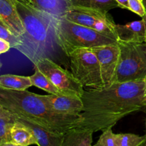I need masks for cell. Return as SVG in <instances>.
Listing matches in <instances>:
<instances>
[{
    "label": "cell",
    "instance_id": "cell-21",
    "mask_svg": "<svg viewBox=\"0 0 146 146\" xmlns=\"http://www.w3.org/2000/svg\"><path fill=\"white\" fill-rule=\"evenodd\" d=\"M119 146H141L145 140V135L143 136L133 133L117 134Z\"/></svg>",
    "mask_w": 146,
    "mask_h": 146
},
{
    "label": "cell",
    "instance_id": "cell-23",
    "mask_svg": "<svg viewBox=\"0 0 146 146\" xmlns=\"http://www.w3.org/2000/svg\"><path fill=\"white\" fill-rule=\"evenodd\" d=\"M92 146H119L117 134L113 133L112 128L106 129L103 131L97 143Z\"/></svg>",
    "mask_w": 146,
    "mask_h": 146
},
{
    "label": "cell",
    "instance_id": "cell-15",
    "mask_svg": "<svg viewBox=\"0 0 146 146\" xmlns=\"http://www.w3.org/2000/svg\"><path fill=\"white\" fill-rule=\"evenodd\" d=\"M93 133L88 129L74 127L64 133L61 146H92Z\"/></svg>",
    "mask_w": 146,
    "mask_h": 146
},
{
    "label": "cell",
    "instance_id": "cell-32",
    "mask_svg": "<svg viewBox=\"0 0 146 146\" xmlns=\"http://www.w3.org/2000/svg\"><path fill=\"white\" fill-rule=\"evenodd\" d=\"M145 141L143 142V144L141 145V146H146V132H145Z\"/></svg>",
    "mask_w": 146,
    "mask_h": 146
},
{
    "label": "cell",
    "instance_id": "cell-28",
    "mask_svg": "<svg viewBox=\"0 0 146 146\" xmlns=\"http://www.w3.org/2000/svg\"><path fill=\"white\" fill-rule=\"evenodd\" d=\"M144 82H145V90H144V103L146 105V76L144 78Z\"/></svg>",
    "mask_w": 146,
    "mask_h": 146
},
{
    "label": "cell",
    "instance_id": "cell-6",
    "mask_svg": "<svg viewBox=\"0 0 146 146\" xmlns=\"http://www.w3.org/2000/svg\"><path fill=\"white\" fill-rule=\"evenodd\" d=\"M71 73L87 90L105 89L99 61L92 49H79L68 55Z\"/></svg>",
    "mask_w": 146,
    "mask_h": 146
},
{
    "label": "cell",
    "instance_id": "cell-31",
    "mask_svg": "<svg viewBox=\"0 0 146 146\" xmlns=\"http://www.w3.org/2000/svg\"><path fill=\"white\" fill-rule=\"evenodd\" d=\"M142 2H143V4L144 7H145V12H146V0H142Z\"/></svg>",
    "mask_w": 146,
    "mask_h": 146
},
{
    "label": "cell",
    "instance_id": "cell-25",
    "mask_svg": "<svg viewBox=\"0 0 146 146\" xmlns=\"http://www.w3.org/2000/svg\"><path fill=\"white\" fill-rule=\"evenodd\" d=\"M11 47V45L8 42L2 40V39H0V53L1 54L8 52Z\"/></svg>",
    "mask_w": 146,
    "mask_h": 146
},
{
    "label": "cell",
    "instance_id": "cell-14",
    "mask_svg": "<svg viewBox=\"0 0 146 146\" xmlns=\"http://www.w3.org/2000/svg\"><path fill=\"white\" fill-rule=\"evenodd\" d=\"M32 7L54 18L66 17L72 7L71 0H30Z\"/></svg>",
    "mask_w": 146,
    "mask_h": 146
},
{
    "label": "cell",
    "instance_id": "cell-19",
    "mask_svg": "<svg viewBox=\"0 0 146 146\" xmlns=\"http://www.w3.org/2000/svg\"><path fill=\"white\" fill-rule=\"evenodd\" d=\"M72 6L108 13L111 9L119 7L115 0H71Z\"/></svg>",
    "mask_w": 146,
    "mask_h": 146
},
{
    "label": "cell",
    "instance_id": "cell-18",
    "mask_svg": "<svg viewBox=\"0 0 146 146\" xmlns=\"http://www.w3.org/2000/svg\"><path fill=\"white\" fill-rule=\"evenodd\" d=\"M11 143L24 146L38 145V142L27 126L17 120L11 131Z\"/></svg>",
    "mask_w": 146,
    "mask_h": 146
},
{
    "label": "cell",
    "instance_id": "cell-17",
    "mask_svg": "<svg viewBox=\"0 0 146 146\" xmlns=\"http://www.w3.org/2000/svg\"><path fill=\"white\" fill-rule=\"evenodd\" d=\"M17 121L13 112L0 105V144L11 143V131Z\"/></svg>",
    "mask_w": 146,
    "mask_h": 146
},
{
    "label": "cell",
    "instance_id": "cell-24",
    "mask_svg": "<svg viewBox=\"0 0 146 146\" xmlns=\"http://www.w3.org/2000/svg\"><path fill=\"white\" fill-rule=\"evenodd\" d=\"M128 6L130 11L135 13L142 18L146 14L145 7L142 1L140 0H129Z\"/></svg>",
    "mask_w": 146,
    "mask_h": 146
},
{
    "label": "cell",
    "instance_id": "cell-10",
    "mask_svg": "<svg viewBox=\"0 0 146 146\" xmlns=\"http://www.w3.org/2000/svg\"><path fill=\"white\" fill-rule=\"evenodd\" d=\"M48 105L56 113L65 115H81L84 110L81 97L76 94L43 95Z\"/></svg>",
    "mask_w": 146,
    "mask_h": 146
},
{
    "label": "cell",
    "instance_id": "cell-7",
    "mask_svg": "<svg viewBox=\"0 0 146 146\" xmlns=\"http://www.w3.org/2000/svg\"><path fill=\"white\" fill-rule=\"evenodd\" d=\"M64 18L71 22L89 27L117 40L115 32L116 24L108 13L72 6Z\"/></svg>",
    "mask_w": 146,
    "mask_h": 146
},
{
    "label": "cell",
    "instance_id": "cell-11",
    "mask_svg": "<svg viewBox=\"0 0 146 146\" xmlns=\"http://www.w3.org/2000/svg\"><path fill=\"white\" fill-rule=\"evenodd\" d=\"M117 41L127 43H145L146 31L143 19L125 24H115Z\"/></svg>",
    "mask_w": 146,
    "mask_h": 146
},
{
    "label": "cell",
    "instance_id": "cell-4",
    "mask_svg": "<svg viewBox=\"0 0 146 146\" xmlns=\"http://www.w3.org/2000/svg\"><path fill=\"white\" fill-rule=\"evenodd\" d=\"M54 27L57 44L68 57L79 49H94L118 43L112 37L65 18L54 17Z\"/></svg>",
    "mask_w": 146,
    "mask_h": 146
},
{
    "label": "cell",
    "instance_id": "cell-9",
    "mask_svg": "<svg viewBox=\"0 0 146 146\" xmlns=\"http://www.w3.org/2000/svg\"><path fill=\"white\" fill-rule=\"evenodd\" d=\"M92 50L99 61L104 87H109L114 82L119 62L120 49L118 43L95 47Z\"/></svg>",
    "mask_w": 146,
    "mask_h": 146
},
{
    "label": "cell",
    "instance_id": "cell-3",
    "mask_svg": "<svg viewBox=\"0 0 146 146\" xmlns=\"http://www.w3.org/2000/svg\"><path fill=\"white\" fill-rule=\"evenodd\" d=\"M14 1L25 29V32L21 37L22 44L17 50L34 64L41 59H51L56 46L58 45L54 17L32 6L18 0Z\"/></svg>",
    "mask_w": 146,
    "mask_h": 146
},
{
    "label": "cell",
    "instance_id": "cell-33",
    "mask_svg": "<svg viewBox=\"0 0 146 146\" xmlns=\"http://www.w3.org/2000/svg\"><path fill=\"white\" fill-rule=\"evenodd\" d=\"M140 1H142V0H140Z\"/></svg>",
    "mask_w": 146,
    "mask_h": 146
},
{
    "label": "cell",
    "instance_id": "cell-20",
    "mask_svg": "<svg viewBox=\"0 0 146 146\" xmlns=\"http://www.w3.org/2000/svg\"><path fill=\"white\" fill-rule=\"evenodd\" d=\"M30 78H31L33 86L41 89L49 94H57V95L66 94L61 90H59L48 77L43 74L37 68H35L34 74L30 76Z\"/></svg>",
    "mask_w": 146,
    "mask_h": 146
},
{
    "label": "cell",
    "instance_id": "cell-5",
    "mask_svg": "<svg viewBox=\"0 0 146 146\" xmlns=\"http://www.w3.org/2000/svg\"><path fill=\"white\" fill-rule=\"evenodd\" d=\"M119 62L113 83L143 80L146 76V43L118 42Z\"/></svg>",
    "mask_w": 146,
    "mask_h": 146
},
{
    "label": "cell",
    "instance_id": "cell-26",
    "mask_svg": "<svg viewBox=\"0 0 146 146\" xmlns=\"http://www.w3.org/2000/svg\"><path fill=\"white\" fill-rule=\"evenodd\" d=\"M118 4L119 7L122 9H126L129 10V6H128V2L129 0H115Z\"/></svg>",
    "mask_w": 146,
    "mask_h": 146
},
{
    "label": "cell",
    "instance_id": "cell-27",
    "mask_svg": "<svg viewBox=\"0 0 146 146\" xmlns=\"http://www.w3.org/2000/svg\"><path fill=\"white\" fill-rule=\"evenodd\" d=\"M0 146H24V145L15 144V143H1V144H0Z\"/></svg>",
    "mask_w": 146,
    "mask_h": 146
},
{
    "label": "cell",
    "instance_id": "cell-8",
    "mask_svg": "<svg viewBox=\"0 0 146 146\" xmlns=\"http://www.w3.org/2000/svg\"><path fill=\"white\" fill-rule=\"evenodd\" d=\"M34 68L39 71L51 80V81L66 94H76L82 97L84 87L77 81L72 74L50 58H44L38 60Z\"/></svg>",
    "mask_w": 146,
    "mask_h": 146
},
{
    "label": "cell",
    "instance_id": "cell-29",
    "mask_svg": "<svg viewBox=\"0 0 146 146\" xmlns=\"http://www.w3.org/2000/svg\"><path fill=\"white\" fill-rule=\"evenodd\" d=\"M18 1H21V2L24 3V4H28V5H31V1H30V0H18Z\"/></svg>",
    "mask_w": 146,
    "mask_h": 146
},
{
    "label": "cell",
    "instance_id": "cell-1",
    "mask_svg": "<svg viewBox=\"0 0 146 146\" xmlns=\"http://www.w3.org/2000/svg\"><path fill=\"white\" fill-rule=\"evenodd\" d=\"M144 80L113 83L101 90H85L81 97L84 110L78 127L94 133L112 128L121 119L145 111Z\"/></svg>",
    "mask_w": 146,
    "mask_h": 146
},
{
    "label": "cell",
    "instance_id": "cell-16",
    "mask_svg": "<svg viewBox=\"0 0 146 146\" xmlns=\"http://www.w3.org/2000/svg\"><path fill=\"white\" fill-rule=\"evenodd\" d=\"M30 77L6 74L0 76V89L14 91H24L31 87Z\"/></svg>",
    "mask_w": 146,
    "mask_h": 146
},
{
    "label": "cell",
    "instance_id": "cell-30",
    "mask_svg": "<svg viewBox=\"0 0 146 146\" xmlns=\"http://www.w3.org/2000/svg\"><path fill=\"white\" fill-rule=\"evenodd\" d=\"M143 20L144 21V23H145V31H146V14L145 16H144L143 17ZM146 43V42H145Z\"/></svg>",
    "mask_w": 146,
    "mask_h": 146
},
{
    "label": "cell",
    "instance_id": "cell-13",
    "mask_svg": "<svg viewBox=\"0 0 146 146\" xmlns=\"http://www.w3.org/2000/svg\"><path fill=\"white\" fill-rule=\"evenodd\" d=\"M0 21L19 37H21L25 32L22 20L14 0H0Z\"/></svg>",
    "mask_w": 146,
    "mask_h": 146
},
{
    "label": "cell",
    "instance_id": "cell-22",
    "mask_svg": "<svg viewBox=\"0 0 146 146\" xmlns=\"http://www.w3.org/2000/svg\"><path fill=\"white\" fill-rule=\"evenodd\" d=\"M0 39L8 42L11 47L17 49L22 44L21 37L16 35L6 24L0 21Z\"/></svg>",
    "mask_w": 146,
    "mask_h": 146
},
{
    "label": "cell",
    "instance_id": "cell-12",
    "mask_svg": "<svg viewBox=\"0 0 146 146\" xmlns=\"http://www.w3.org/2000/svg\"><path fill=\"white\" fill-rule=\"evenodd\" d=\"M14 114L18 121L27 126L32 132L38 142V146H61L64 135L56 134L48 131L27 117L16 113Z\"/></svg>",
    "mask_w": 146,
    "mask_h": 146
},
{
    "label": "cell",
    "instance_id": "cell-2",
    "mask_svg": "<svg viewBox=\"0 0 146 146\" xmlns=\"http://www.w3.org/2000/svg\"><path fill=\"white\" fill-rule=\"evenodd\" d=\"M0 105L21 115L43 127L58 135H64L81 124V115H65L54 112L43 95L27 90L14 91L0 89Z\"/></svg>",
    "mask_w": 146,
    "mask_h": 146
}]
</instances>
